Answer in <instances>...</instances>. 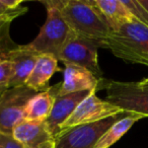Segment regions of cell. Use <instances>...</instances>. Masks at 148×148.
<instances>
[{"mask_svg": "<svg viewBox=\"0 0 148 148\" xmlns=\"http://www.w3.org/2000/svg\"><path fill=\"white\" fill-rule=\"evenodd\" d=\"M69 29L77 35L99 43L103 48L111 33L95 0H52Z\"/></svg>", "mask_w": 148, "mask_h": 148, "instance_id": "cell-1", "label": "cell"}, {"mask_svg": "<svg viewBox=\"0 0 148 148\" xmlns=\"http://www.w3.org/2000/svg\"><path fill=\"white\" fill-rule=\"evenodd\" d=\"M120 59L148 66V27L135 21L111 31L103 44Z\"/></svg>", "mask_w": 148, "mask_h": 148, "instance_id": "cell-2", "label": "cell"}, {"mask_svg": "<svg viewBox=\"0 0 148 148\" xmlns=\"http://www.w3.org/2000/svg\"><path fill=\"white\" fill-rule=\"evenodd\" d=\"M103 88L107 99L128 114H138L148 118V85H142L139 81H116L110 79L99 80V90Z\"/></svg>", "mask_w": 148, "mask_h": 148, "instance_id": "cell-3", "label": "cell"}, {"mask_svg": "<svg viewBox=\"0 0 148 148\" xmlns=\"http://www.w3.org/2000/svg\"><path fill=\"white\" fill-rule=\"evenodd\" d=\"M43 4L47 8L45 23L40 29L39 35L31 43L23 46L39 55H53L57 58L67 39L70 29L52 0L43 1Z\"/></svg>", "mask_w": 148, "mask_h": 148, "instance_id": "cell-4", "label": "cell"}, {"mask_svg": "<svg viewBox=\"0 0 148 148\" xmlns=\"http://www.w3.org/2000/svg\"><path fill=\"white\" fill-rule=\"evenodd\" d=\"M99 43L77 35L70 29L64 45L62 46L57 60L65 64L77 65L87 69L99 80L103 79V71L99 64L97 49Z\"/></svg>", "mask_w": 148, "mask_h": 148, "instance_id": "cell-5", "label": "cell"}, {"mask_svg": "<svg viewBox=\"0 0 148 148\" xmlns=\"http://www.w3.org/2000/svg\"><path fill=\"white\" fill-rule=\"evenodd\" d=\"M128 113H122L103 121L76 126L61 131L55 138V148H93L101 136Z\"/></svg>", "mask_w": 148, "mask_h": 148, "instance_id": "cell-6", "label": "cell"}, {"mask_svg": "<svg viewBox=\"0 0 148 148\" xmlns=\"http://www.w3.org/2000/svg\"><path fill=\"white\" fill-rule=\"evenodd\" d=\"M37 93L21 85L11 87L0 95V133L12 136L14 127L23 120L27 103Z\"/></svg>", "mask_w": 148, "mask_h": 148, "instance_id": "cell-7", "label": "cell"}, {"mask_svg": "<svg viewBox=\"0 0 148 148\" xmlns=\"http://www.w3.org/2000/svg\"><path fill=\"white\" fill-rule=\"evenodd\" d=\"M122 113L125 112L112 105L108 101L99 99L97 95V91H92L79 103L72 115L62 124L60 127V132L76 126L103 121Z\"/></svg>", "mask_w": 148, "mask_h": 148, "instance_id": "cell-8", "label": "cell"}, {"mask_svg": "<svg viewBox=\"0 0 148 148\" xmlns=\"http://www.w3.org/2000/svg\"><path fill=\"white\" fill-rule=\"evenodd\" d=\"M12 137L25 148H55V137L45 122L23 120L14 127Z\"/></svg>", "mask_w": 148, "mask_h": 148, "instance_id": "cell-9", "label": "cell"}, {"mask_svg": "<svg viewBox=\"0 0 148 148\" xmlns=\"http://www.w3.org/2000/svg\"><path fill=\"white\" fill-rule=\"evenodd\" d=\"M99 79L87 69L77 65L65 64L63 80L59 83L58 97L79 91H97Z\"/></svg>", "mask_w": 148, "mask_h": 148, "instance_id": "cell-10", "label": "cell"}, {"mask_svg": "<svg viewBox=\"0 0 148 148\" xmlns=\"http://www.w3.org/2000/svg\"><path fill=\"white\" fill-rule=\"evenodd\" d=\"M92 91H79L70 95L57 97L49 118L45 121L47 127L56 138L59 134L61 125L72 115L79 103L88 97Z\"/></svg>", "mask_w": 148, "mask_h": 148, "instance_id": "cell-11", "label": "cell"}, {"mask_svg": "<svg viewBox=\"0 0 148 148\" xmlns=\"http://www.w3.org/2000/svg\"><path fill=\"white\" fill-rule=\"evenodd\" d=\"M41 55L25 49L23 45L11 52L7 53L3 58H6L12 63L13 77L10 82V88L21 86L25 84V81L32 73L38 59Z\"/></svg>", "mask_w": 148, "mask_h": 148, "instance_id": "cell-12", "label": "cell"}, {"mask_svg": "<svg viewBox=\"0 0 148 148\" xmlns=\"http://www.w3.org/2000/svg\"><path fill=\"white\" fill-rule=\"evenodd\" d=\"M59 83L38 92L27 103L23 114V120L34 122H45L49 118L56 97H58Z\"/></svg>", "mask_w": 148, "mask_h": 148, "instance_id": "cell-13", "label": "cell"}, {"mask_svg": "<svg viewBox=\"0 0 148 148\" xmlns=\"http://www.w3.org/2000/svg\"><path fill=\"white\" fill-rule=\"evenodd\" d=\"M57 70L59 68L58 60L55 56L41 55L25 85L36 92H42L49 87L48 83Z\"/></svg>", "mask_w": 148, "mask_h": 148, "instance_id": "cell-14", "label": "cell"}, {"mask_svg": "<svg viewBox=\"0 0 148 148\" xmlns=\"http://www.w3.org/2000/svg\"><path fill=\"white\" fill-rule=\"evenodd\" d=\"M95 2L111 31H116L134 21L123 0H95Z\"/></svg>", "mask_w": 148, "mask_h": 148, "instance_id": "cell-15", "label": "cell"}, {"mask_svg": "<svg viewBox=\"0 0 148 148\" xmlns=\"http://www.w3.org/2000/svg\"><path fill=\"white\" fill-rule=\"evenodd\" d=\"M143 116L138 115V114H130L116 123H114L97 142L93 148H110L112 145L118 142L130 129L131 127L138 122L139 120L143 119Z\"/></svg>", "mask_w": 148, "mask_h": 148, "instance_id": "cell-16", "label": "cell"}, {"mask_svg": "<svg viewBox=\"0 0 148 148\" xmlns=\"http://www.w3.org/2000/svg\"><path fill=\"white\" fill-rule=\"evenodd\" d=\"M12 21L7 18H0V59L7 53L19 47L10 36V25Z\"/></svg>", "mask_w": 148, "mask_h": 148, "instance_id": "cell-17", "label": "cell"}, {"mask_svg": "<svg viewBox=\"0 0 148 148\" xmlns=\"http://www.w3.org/2000/svg\"><path fill=\"white\" fill-rule=\"evenodd\" d=\"M27 12V7L23 6L19 0H0V18L14 21L16 17Z\"/></svg>", "mask_w": 148, "mask_h": 148, "instance_id": "cell-18", "label": "cell"}, {"mask_svg": "<svg viewBox=\"0 0 148 148\" xmlns=\"http://www.w3.org/2000/svg\"><path fill=\"white\" fill-rule=\"evenodd\" d=\"M135 21L148 27V0H123Z\"/></svg>", "mask_w": 148, "mask_h": 148, "instance_id": "cell-19", "label": "cell"}, {"mask_svg": "<svg viewBox=\"0 0 148 148\" xmlns=\"http://www.w3.org/2000/svg\"><path fill=\"white\" fill-rule=\"evenodd\" d=\"M13 77L12 63L6 58L0 59V95L10 88V82Z\"/></svg>", "mask_w": 148, "mask_h": 148, "instance_id": "cell-20", "label": "cell"}, {"mask_svg": "<svg viewBox=\"0 0 148 148\" xmlns=\"http://www.w3.org/2000/svg\"><path fill=\"white\" fill-rule=\"evenodd\" d=\"M0 148H25L12 136L0 133Z\"/></svg>", "mask_w": 148, "mask_h": 148, "instance_id": "cell-21", "label": "cell"}, {"mask_svg": "<svg viewBox=\"0 0 148 148\" xmlns=\"http://www.w3.org/2000/svg\"><path fill=\"white\" fill-rule=\"evenodd\" d=\"M139 83H140V84H142V85H148V77L142 79L141 81H139Z\"/></svg>", "mask_w": 148, "mask_h": 148, "instance_id": "cell-22", "label": "cell"}]
</instances>
